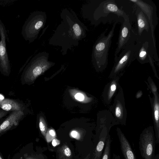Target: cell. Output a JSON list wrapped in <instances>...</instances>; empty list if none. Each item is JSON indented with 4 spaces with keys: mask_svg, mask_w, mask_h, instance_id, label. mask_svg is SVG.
<instances>
[{
    "mask_svg": "<svg viewBox=\"0 0 159 159\" xmlns=\"http://www.w3.org/2000/svg\"><path fill=\"white\" fill-rule=\"evenodd\" d=\"M39 127L42 134L45 138L48 131L47 127L44 119L42 116L39 118Z\"/></svg>",
    "mask_w": 159,
    "mask_h": 159,
    "instance_id": "7402d4cb",
    "label": "cell"
},
{
    "mask_svg": "<svg viewBox=\"0 0 159 159\" xmlns=\"http://www.w3.org/2000/svg\"><path fill=\"white\" fill-rule=\"evenodd\" d=\"M0 108L7 111H21L22 105L15 100L7 98L0 99Z\"/></svg>",
    "mask_w": 159,
    "mask_h": 159,
    "instance_id": "d6986e66",
    "label": "cell"
},
{
    "mask_svg": "<svg viewBox=\"0 0 159 159\" xmlns=\"http://www.w3.org/2000/svg\"><path fill=\"white\" fill-rule=\"evenodd\" d=\"M136 15L138 24V33L140 36L144 30L148 32L149 30L150 25L147 17L138 7L136 10Z\"/></svg>",
    "mask_w": 159,
    "mask_h": 159,
    "instance_id": "ac0fdd59",
    "label": "cell"
},
{
    "mask_svg": "<svg viewBox=\"0 0 159 159\" xmlns=\"http://www.w3.org/2000/svg\"><path fill=\"white\" fill-rule=\"evenodd\" d=\"M148 87L153 94V97L148 95L151 103L154 125V132L156 143H159V94L157 87L151 78L148 79Z\"/></svg>",
    "mask_w": 159,
    "mask_h": 159,
    "instance_id": "9c48e42d",
    "label": "cell"
},
{
    "mask_svg": "<svg viewBox=\"0 0 159 159\" xmlns=\"http://www.w3.org/2000/svg\"><path fill=\"white\" fill-rule=\"evenodd\" d=\"M58 159H72V152L67 144H63L58 148Z\"/></svg>",
    "mask_w": 159,
    "mask_h": 159,
    "instance_id": "ffe728a7",
    "label": "cell"
},
{
    "mask_svg": "<svg viewBox=\"0 0 159 159\" xmlns=\"http://www.w3.org/2000/svg\"><path fill=\"white\" fill-rule=\"evenodd\" d=\"M7 36L5 27L0 19V70L7 75L10 72V66L6 48Z\"/></svg>",
    "mask_w": 159,
    "mask_h": 159,
    "instance_id": "30bf717a",
    "label": "cell"
},
{
    "mask_svg": "<svg viewBox=\"0 0 159 159\" xmlns=\"http://www.w3.org/2000/svg\"><path fill=\"white\" fill-rule=\"evenodd\" d=\"M56 136V134L54 130L51 129L48 131L45 138L49 142L53 139Z\"/></svg>",
    "mask_w": 159,
    "mask_h": 159,
    "instance_id": "603a6c76",
    "label": "cell"
},
{
    "mask_svg": "<svg viewBox=\"0 0 159 159\" xmlns=\"http://www.w3.org/2000/svg\"><path fill=\"white\" fill-rule=\"evenodd\" d=\"M75 98L79 101H84L86 100V96L82 93H77L74 95Z\"/></svg>",
    "mask_w": 159,
    "mask_h": 159,
    "instance_id": "cb8c5ba5",
    "label": "cell"
},
{
    "mask_svg": "<svg viewBox=\"0 0 159 159\" xmlns=\"http://www.w3.org/2000/svg\"><path fill=\"white\" fill-rule=\"evenodd\" d=\"M24 116L23 111H12L0 124V137L7 131L17 127Z\"/></svg>",
    "mask_w": 159,
    "mask_h": 159,
    "instance_id": "7c38bea8",
    "label": "cell"
},
{
    "mask_svg": "<svg viewBox=\"0 0 159 159\" xmlns=\"http://www.w3.org/2000/svg\"><path fill=\"white\" fill-rule=\"evenodd\" d=\"M149 43L146 41L136 45L135 57L142 64L149 62V57L151 55L148 51Z\"/></svg>",
    "mask_w": 159,
    "mask_h": 159,
    "instance_id": "2e32d148",
    "label": "cell"
},
{
    "mask_svg": "<svg viewBox=\"0 0 159 159\" xmlns=\"http://www.w3.org/2000/svg\"><path fill=\"white\" fill-rule=\"evenodd\" d=\"M111 136H107L105 147L101 159H111Z\"/></svg>",
    "mask_w": 159,
    "mask_h": 159,
    "instance_id": "44dd1931",
    "label": "cell"
},
{
    "mask_svg": "<svg viewBox=\"0 0 159 159\" xmlns=\"http://www.w3.org/2000/svg\"><path fill=\"white\" fill-rule=\"evenodd\" d=\"M11 159H44L41 154L30 149L27 145L23 147L12 157Z\"/></svg>",
    "mask_w": 159,
    "mask_h": 159,
    "instance_id": "e0dca14e",
    "label": "cell"
},
{
    "mask_svg": "<svg viewBox=\"0 0 159 159\" xmlns=\"http://www.w3.org/2000/svg\"><path fill=\"white\" fill-rule=\"evenodd\" d=\"M116 23V21L114 23L111 29L107 35H105V33L107 30L102 33L93 46L92 61L95 69L98 71H103L107 66L108 52Z\"/></svg>",
    "mask_w": 159,
    "mask_h": 159,
    "instance_id": "3957f363",
    "label": "cell"
},
{
    "mask_svg": "<svg viewBox=\"0 0 159 159\" xmlns=\"http://www.w3.org/2000/svg\"><path fill=\"white\" fill-rule=\"evenodd\" d=\"M156 144L154 129L152 126H150L143 130L139 138V149L143 159L154 158Z\"/></svg>",
    "mask_w": 159,
    "mask_h": 159,
    "instance_id": "8992f818",
    "label": "cell"
},
{
    "mask_svg": "<svg viewBox=\"0 0 159 159\" xmlns=\"http://www.w3.org/2000/svg\"><path fill=\"white\" fill-rule=\"evenodd\" d=\"M49 53L40 52L32 58L25 69L24 79L32 82L39 75L53 66L55 63L48 60Z\"/></svg>",
    "mask_w": 159,
    "mask_h": 159,
    "instance_id": "5b68a950",
    "label": "cell"
},
{
    "mask_svg": "<svg viewBox=\"0 0 159 159\" xmlns=\"http://www.w3.org/2000/svg\"><path fill=\"white\" fill-rule=\"evenodd\" d=\"M120 76H116L111 79V80L105 87L102 95V100L105 104H111L112 99L120 87L119 80Z\"/></svg>",
    "mask_w": 159,
    "mask_h": 159,
    "instance_id": "4fadbf2b",
    "label": "cell"
},
{
    "mask_svg": "<svg viewBox=\"0 0 159 159\" xmlns=\"http://www.w3.org/2000/svg\"><path fill=\"white\" fill-rule=\"evenodd\" d=\"M143 93L141 91H139L136 94V98H139L142 95Z\"/></svg>",
    "mask_w": 159,
    "mask_h": 159,
    "instance_id": "83f0119b",
    "label": "cell"
},
{
    "mask_svg": "<svg viewBox=\"0 0 159 159\" xmlns=\"http://www.w3.org/2000/svg\"><path fill=\"white\" fill-rule=\"evenodd\" d=\"M122 8L118 7L114 0L103 1L98 5L95 1L91 0L82 5L81 13L83 18L90 21L93 25H96L97 21L101 18L106 17L111 13L129 21L128 16Z\"/></svg>",
    "mask_w": 159,
    "mask_h": 159,
    "instance_id": "7a4b0ae2",
    "label": "cell"
},
{
    "mask_svg": "<svg viewBox=\"0 0 159 159\" xmlns=\"http://www.w3.org/2000/svg\"><path fill=\"white\" fill-rule=\"evenodd\" d=\"M113 159H121L119 155L115 153L113 154Z\"/></svg>",
    "mask_w": 159,
    "mask_h": 159,
    "instance_id": "f1b7e54d",
    "label": "cell"
},
{
    "mask_svg": "<svg viewBox=\"0 0 159 159\" xmlns=\"http://www.w3.org/2000/svg\"><path fill=\"white\" fill-rule=\"evenodd\" d=\"M135 45L130 44L123 49L114 61V66L109 76V78L111 79L116 76H122V72L135 58Z\"/></svg>",
    "mask_w": 159,
    "mask_h": 159,
    "instance_id": "52a82bcc",
    "label": "cell"
},
{
    "mask_svg": "<svg viewBox=\"0 0 159 159\" xmlns=\"http://www.w3.org/2000/svg\"><path fill=\"white\" fill-rule=\"evenodd\" d=\"M151 66L152 67V69L154 71V75L158 79H159V78L157 75V71L156 70L155 66L154 63V62L152 61V56L151 55L149 57V62Z\"/></svg>",
    "mask_w": 159,
    "mask_h": 159,
    "instance_id": "d4e9b609",
    "label": "cell"
},
{
    "mask_svg": "<svg viewBox=\"0 0 159 159\" xmlns=\"http://www.w3.org/2000/svg\"><path fill=\"white\" fill-rule=\"evenodd\" d=\"M0 159H5L3 156L2 154L0 152Z\"/></svg>",
    "mask_w": 159,
    "mask_h": 159,
    "instance_id": "4dcf8cb0",
    "label": "cell"
},
{
    "mask_svg": "<svg viewBox=\"0 0 159 159\" xmlns=\"http://www.w3.org/2000/svg\"><path fill=\"white\" fill-rule=\"evenodd\" d=\"M121 152L125 159H137L135 154L132 147L124 134L120 129H116Z\"/></svg>",
    "mask_w": 159,
    "mask_h": 159,
    "instance_id": "9a60e30c",
    "label": "cell"
},
{
    "mask_svg": "<svg viewBox=\"0 0 159 159\" xmlns=\"http://www.w3.org/2000/svg\"><path fill=\"white\" fill-rule=\"evenodd\" d=\"M8 113V111H5L3 110H0V120L5 116Z\"/></svg>",
    "mask_w": 159,
    "mask_h": 159,
    "instance_id": "484cf974",
    "label": "cell"
},
{
    "mask_svg": "<svg viewBox=\"0 0 159 159\" xmlns=\"http://www.w3.org/2000/svg\"><path fill=\"white\" fill-rule=\"evenodd\" d=\"M136 4L147 16L150 27L151 28L152 37L154 46L156 47L155 39L154 35L155 28L154 26V22L157 20L156 15H155L154 8L149 4L140 0H129Z\"/></svg>",
    "mask_w": 159,
    "mask_h": 159,
    "instance_id": "5bb4252c",
    "label": "cell"
},
{
    "mask_svg": "<svg viewBox=\"0 0 159 159\" xmlns=\"http://www.w3.org/2000/svg\"><path fill=\"white\" fill-rule=\"evenodd\" d=\"M153 159H159V154H157L155 155L154 158Z\"/></svg>",
    "mask_w": 159,
    "mask_h": 159,
    "instance_id": "f546056e",
    "label": "cell"
},
{
    "mask_svg": "<svg viewBox=\"0 0 159 159\" xmlns=\"http://www.w3.org/2000/svg\"><path fill=\"white\" fill-rule=\"evenodd\" d=\"M131 30L129 21L124 20L120 31L117 46L114 53V61L117 58L120 51L129 44V41L131 38Z\"/></svg>",
    "mask_w": 159,
    "mask_h": 159,
    "instance_id": "8fae6325",
    "label": "cell"
},
{
    "mask_svg": "<svg viewBox=\"0 0 159 159\" xmlns=\"http://www.w3.org/2000/svg\"><path fill=\"white\" fill-rule=\"evenodd\" d=\"M61 23L49 39L48 44L61 48L62 55H66L68 50L78 46L80 41L85 38L88 30L71 9H63L60 13Z\"/></svg>",
    "mask_w": 159,
    "mask_h": 159,
    "instance_id": "6da1fadb",
    "label": "cell"
},
{
    "mask_svg": "<svg viewBox=\"0 0 159 159\" xmlns=\"http://www.w3.org/2000/svg\"><path fill=\"white\" fill-rule=\"evenodd\" d=\"M47 19L44 11H37L32 12L22 27L21 34L24 39L29 43L33 42L38 38L41 30L44 28Z\"/></svg>",
    "mask_w": 159,
    "mask_h": 159,
    "instance_id": "277c9868",
    "label": "cell"
},
{
    "mask_svg": "<svg viewBox=\"0 0 159 159\" xmlns=\"http://www.w3.org/2000/svg\"><path fill=\"white\" fill-rule=\"evenodd\" d=\"M109 111L113 116L115 125H126L127 112L124 93L121 86L114 97L113 104L109 107Z\"/></svg>",
    "mask_w": 159,
    "mask_h": 159,
    "instance_id": "ba28073f",
    "label": "cell"
},
{
    "mask_svg": "<svg viewBox=\"0 0 159 159\" xmlns=\"http://www.w3.org/2000/svg\"><path fill=\"white\" fill-rule=\"evenodd\" d=\"M83 159H93L92 151L86 155Z\"/></svg>",
    "mask_w": 159,
    "mask_h": 159,
    "instance_id": "4316f807",
    "label": "cell"
}]
</instances>
